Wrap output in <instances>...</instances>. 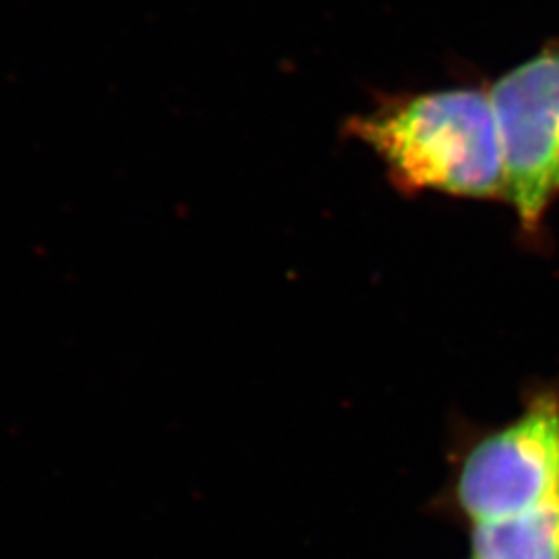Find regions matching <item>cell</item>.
<instances>
[{
	"label": "cell",
	"instance_id": "6da1fadb",
	"mask_svg": "<svg viewBox=\"0 0 559 559\" xmlns=\"http://www.w3.org/2000/svg\"><path fill=\"white\" fill-rule=\"evenodd\" d=\"M344 131L367 145L404 195L436 191L506 200L500 129L489 87H445L380 96Z\"/></svg>",
	"mask_w": 559,
	"mask_h": 559
},
{
	"label": "cell",
	"instance_id": "7a4b0ae2",
	"mask_svg": "<svg viewBox=\"0 0 559 559\" xmlns=\"http://www.w3.org/2000/svg\"><path fill=\"white\" fill-rule=\"evenodd\" d=\"M450 496L471 526L559 500V388H535L514 419L473 441Z\"/></svg>",
	"mask_w": 559,
	"mask_h": 559
},
{
	"label": "cell",
	"instance_id": "3957f363",
	"mask_svg": "<svg viewBox=\"0 0 559 559\" xmlns=\"http://www.w3.org/2000/svg\"><path fill=\"white\" fill-rule=\"evenodd\" d=\"M500 129L506 201L520 230L537 240L559 198V40L489 87Z\"/></svg>",
	"mask_w": 559,
	"mask_h": 559
},
{
	"label": "cell",
	"instance_id": "277c9868",
	"mask_svg": "<svg viewBox=\"0 0 559 559\" xmlns=\"http://www.w3.org/2000/svg\"><path fill=\"white\" fill-rule=\"evenodd\" d=\"M473 559H559V500L471 526Z\"/></svg>",
	"mask_w": 559,
	"mask_h": 559
}]
</instances>
